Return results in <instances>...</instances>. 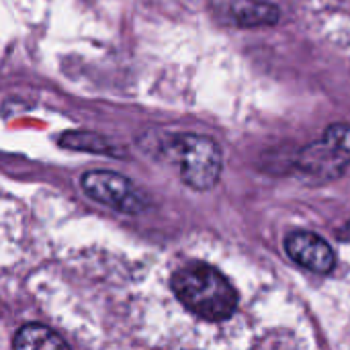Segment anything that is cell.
I'll list each match as a JSON object with an SVG mask.
<instances>
[{
  "instance_id": "obj_1",
  "label": "cell",
  "mask_w": 350,
  "mask_h": 350,
  "mask_svg": "<svg viewBox=\"0 0 350 350\" xmlns=\"http://www.w3.org/2000/svg\"><path fill=\"white\" fill-rule=\"evenodd\" d=\"M172 293L195 318L219 324L238 314L240 293L236 285L215 267L195 260L172 275Z\"/></svg>"
},
{
  "instance_id": "obj_2",
  "label": "cell",
  "mask_w": 350,
  "mask_h": 350,
  "mask_svg": "<svg viewBox=\"0 0 350 350\" xmlns=\"http://www.w3.org/2000/svg\"><path fill=\"white\" fill-rule=\"evenodd\" d=\"M168 152L172 160L180 166L183 180L197 189H211L221 174V152L217 144L203 135H176L168 144Z\"/></svg>"
},
{
  "instance_id": "obj_3",
  "label": "cell",
  "mask_w": 350,
  "mask_h": 350,
  "mask_svg": "<svg viewBox=\"0 0 350 350\" xmlns=\"http://www.w3.org/2000/svg\"><path fill=\"white\" fill-rule=\"evenodd\" d=\"M350 164V125H332L297 156V168L314 178L338 176Z\"/></svg>"
},
{
  "instance_id": "obj_4",
  "label": "cell",
  "mask_w": 350,
  "mask_h": 350,
  "mask_svg": "<svg viewBox=\"0 0 350 350\" xmlns=\"http://www.w3.org/2000/svg\"><path fill=\"white\" fill-rule=\"evenodd\" d=\"M80 183L90 199L121 213H139L146 207L142 193L121 174L109 170H90L82 176Z\"/></svg>"
},
{
  "instance_id": "obj_5",
  "label": "cell",
  "mask_w": 350,
  "mask_h": 350,
  "mask_svg": "<svg viewBox=\"0 0 350 350\" xmlns=\"http://www.w3.org/2000/svg\"><path fill=\"white\" fill-rule=\"evenodd\" d=\"M285 250L291 260L314 273H330L336 256L330 244L314 232H293L285 238Z\"/></svg>"
},
{
  "instance_id": "obj_6",
  "label": "cell",
  "mask_w": 350,
  "mask_h": 350,
  "mask_svg": "<svg viewBox=\"0 0 350 350\" xmlns=\"http://www.w3.org/2000/svg\"><path fill=\"white\" fill-rule=\"evenodd\" d=\"M14 350H70L59 334L43 324H25L12 342Z\"/></svg>"
}]
</instances>
